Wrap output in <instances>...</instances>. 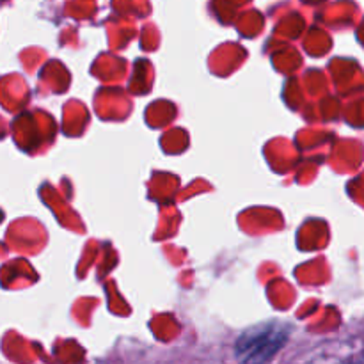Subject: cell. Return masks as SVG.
Returning a JSON list of instances; mask_svg holds the SVG:
<instances>
[{
    "label": "cell",
    "mask_w": 364,
    "mask_h": 364,
    "mask_svg": "<svg viewBox=\"0 0 364 364\" xmlns=\"http://www.w3.org/2000/svg\"><path fill=\"white\" fill-rule=\"evenodd\" d=\"M290 338V327L281 322H265L251 327L235 343V354L242 363L270 361Z\"/></svg>",
    "instance_id": "cell-1"
}]
</instances>
